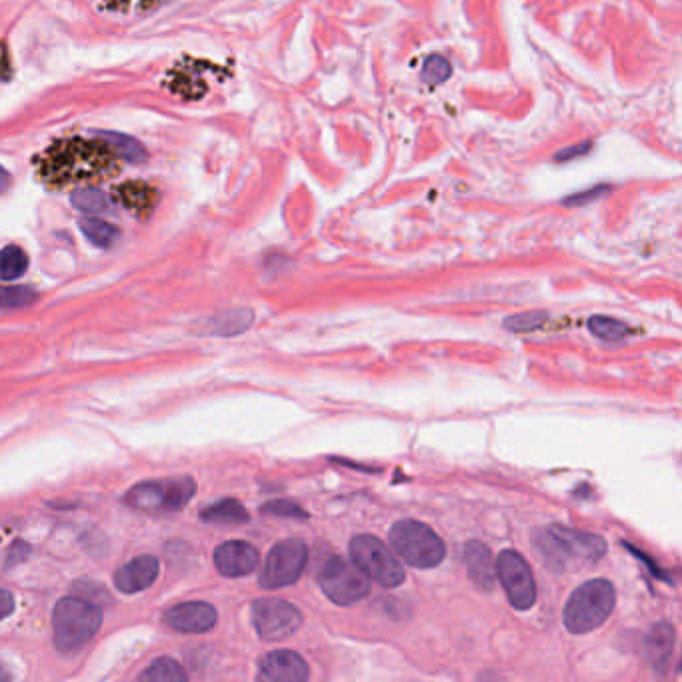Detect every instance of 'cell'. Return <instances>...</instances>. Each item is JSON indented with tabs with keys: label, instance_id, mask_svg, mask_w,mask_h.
Here are the masks:
<instances>
[{
	"label": "cell",
	"instance_id": "1",
	"mask_svg": "<svg viewBox=\"0 0 682 682\" xmlns=\"http://www.w3.org/2000/svg\"><path fill=\"white\" fill-rule=\"evenodd\" d=\"M38 180L52 190L92 186L120 172L116 154L92 134V138H62L50 144L34 160Z\"/></svg>",
	"mask_w": 682,
	"mask_h": 682
},
{
	"label": "cell",
	"instance_id": "2",
	"mask_svg": "<svg viewBox=\"0 0 682 682\" xmlns=\"http://www.w3.org/2000/svg\"><path fill=\"white\" fill-rule=\"evenodd\" d=\"M534 544L540 548L550 568L558 570L576 564H594L606 554L604 538L560 524L542 530Z\"/></svg>",
	"mask_w": 682,
	"mask_h": 682
},
{
	"label": "cell",
	"instance_id": "3",
	"mask_svg": "<svg viewBox=\"0 0 682 682\" xmlns=\"http://www.w3.org/2000/svg\"><path fill=\"white\" fill-rule=\"evenodd\" d=\"M102 612L98 604L72 596L60 598L52 612V630L56 648L62 652H70L86 644L100 628Z\"/></svg>",
	"mask_w": 682,
	"mask_h": 682
},
{
	"label": "cell",
	"instance_id": "4",
	"mask_svg": "<svg viewBox=\"0 0 682 682\" xmlns=\"http://www.w3.org/2000/svg\"><path fill=\"white\" fill-rule=\"evenodd\" d=\"M614 602L616 592L608 580H588L570 594L564 606V626L572 634H586L610 616Z\"/></svg>",
	"mask_w": 682,
	"mask_h": 682
},
{
	"label": "cell",
	"instance_id": "5",
	"mask_svg": "<svg viewBox=\"0 0 682 682\" xmlns=\"http://www.w3.org/2000/svg\"><path fill=\"white\" fill-rule=\"evenodd\" d=\"M392 550L410 566L432 568L446 556L442 538L418 520H400L388 532Z\"/></svg>",
	"mask_w": 682,
	"mask_h": 682
},
{
	"label": "cell",
	"instance_id": "6",
	"mask_svg": "<svg viewBox=\"0 0 682 682\" xmlns=\"http://www.w3.org/2000/svg\"><path fill=\"white\" fill-rule=\"evenodd\" d=\"M350 556L354 564L372 580L386 588L400 586L406 578L402 564L384 542L370 534H358L350 540Z\"/></svg>",
	"mask_w": 682,
	"mask_h": 682
},
{
	"label": "cell",
	"instance_id": "7",
	"mask_svg": "<svg viewBox=\"0 0 682 682\" xmlns=\"http://www.w3.org/2000/svg\"><path fill=\"white\" fill-rule=\"evenodd\" d=\"M196 482L190 476L150 480L132 486L126 502L138 510H180L194 496Z\"/></svg>",
	"mask_w": 682,
	"mask_h": 682
},
{
	"label": "cell",
	"instance_id": "8",
	"mask_svg": "<svg viewBox=\"0 0 682 682\" xmlns=\"http://www.w3.org/2000/svg\"><path fill=\"white\" fill-rule=\"evenodd\" d=\"M318 582L324 594L340 606L356 604L370 592L368 576L354 562L340 556L326 558L318 572Z\"/></svg>",
	"mask_w": 682,
	"mask_h": 682
},
{
	"label": "cell",
	"instance_id": "9",
	"mask_svg": "<svg viewBox=\"0 0 682 682\" xmlns=\"http://www.w3.org/2000/svg\"><path fill=\"white\" fill-rule=\"evenodd\" d=\"M308 562V546L300 538L280 540L270 548L258 582L264 588H284L294 584Z\"/></svg>",
	"mask_w": 682,
	"mask_h": 682
},
{
	"label": "cell",
	"instance_id": "10",
	"mask_svg": "<svg viewBox=\"0 0 682 682\" xmlns=\"http://www.w3.org/2000/svg\"><path fill=\"white\" fill-rule=\"evenodd\" d=\"M252 624L262 640L276 642L292 636L302 626V614L286 600L260 598L252 604Z\"/></svg>",
	"mask_w": 682,
	"mask_h": 682
},
{
	"label": "cell",
	"instance_id": "11",
	"mask_svg": "<svg viewBox=\"0 0 682 682\" xmlns=\"http://www.w3.org/2000/svg\"><path fill=\"white\" fill-rule=\"evenodd\" d=\"M496 578L502 582V588L510 600V604L518 610H526L536 600V584L528 562L516 550L500 552L496 560Z\"/></svg>",
	"mask_w": 682,
	"mask_h": 682
},
{
	"label": "cell",
	"instance_id": "12",
	"mask_svg": "<svg viewBox=\"0 0 682 682\" xmlns=\"http://www.w3.org/2000/svg\"><path fill=\"white\" fill-rule=\"evenodd\" d=\"M258 560V550L244 540H228L214 550V564L218 572L230 578L250 574L252 570H256Z\"/></svg>",
	"mask_w": 682,
	"mask_h": 682
},
{
	"label": "cell",
	"instance_id": "13",
	"mask_svg": "<svg viewBox=\"0 0 682 682\" xmlns=\"http://www.w3.org/2000/svg\"><path fill=\"white\" fill-rule=\"evenodd\" d=\"M164 622L178 632H206L216 624V610L208 602L190 600L166 610Z\"/></svg>",
	"mask_w": 682,
	"mask_h": 682
},
{
	"label": "cell",
	"instance_id": "14",
	"mask_svg": "<svg viewBox=\"0 0 682 682\" xmlns=\"http://www.w3.org/2000/svg\"><path fill=\"white\" fill-rule=\"evenodd\" d=\"M260 676L274 682H302L308 678V664L292 650H274L262 658Z\"/></svg>",
	"mask_w": 682,
	"mask_h": 682
},
{
	"label": "cell",
	"instance_id": "15",
	"mask_svg": "<svg viewBox=\"0 0 682 682\" xmlns=\"http://www.w3.org/2000/svg\"><path fill=\"white\" fill-rule=\"evenodd\" d=\"M158 570H160L158 558H154V556H150V554L136 556V558H132L130 562L122 564V566L116 570V574H114V586H116L120 592H126V594L140 592V590L148 588V586L156 580Z\"/></svg>",
	"mask_w": 682,
	"mask_h": 682
},
{
	"label": "cell",
	"instance_id": "16",
	"mask_svg": "<svg viewBox=\"0 0 682 682\" xmlns=\"http://www.w3.org/2000/svg\"><path fill=\"white\" fill-rule=\"evenodd\" d=\"M464 562H466V570L474 586L484 592H490L496 584V570H494L490 548L480 540L466 542Z\"/></svg>",
	"mask_w": 682,
	"mask_h": 682
},
{
	"label": "cell",
	"instance_id": "17",
	"mask_svg": "<svg viewBox=\"0 0 682 682\" xmlns=\"http://www.w3.org/2000/svg\"><path fill=\"white\" fill-rule=\"evenodd\" d=\"M674 648V628L668 622H658L644 638L646 658L652 668L664 670Z\"/></svg>",
	"mask_w": 682,
	"mask_h": 682
},
{
	"label": "cell",
	"instance_id": "18",
	"mask_svg": "<svg viewBox=\"0 0 682 682\" xmlns=\"http://www.w3.org/2000/svg\"><path fill=\"white\" fill-rule=\"evenodd\" d=\"M114 198L124 208L132 210L136 214H148L158 202V192L146 182L132 180V182H124V184L116 186Z\"/></svg>",
	"mask_w": 682,
	"mask_h": 682
},
{
	"label": "cell",
	"instance_id": "19",
	"mask_svg": "<svg viewBox=\"0 0 682 682\" xmlns=\"http://www.w3.org/2000/svg\"><path fill=\"white\" fill-rule=\"evenodd\" d=\"M92 134L96 138H100L114 154L118 160H124V162H132V164H140L146 160V150L144 146L126 136V134H120V132H112V130H92Z\"/></svg>",
	"mask_w": 682,
	"mask_h": 682
},
{
	"label": "cell",
	"instance_id": "20",
	"mask_svg": "<svg viewBox=\"0 0 682 682\" xmlns=\"http://www.w3.org/2000/svg\"><path fill=\"white\" fill-rule=\"evenodd\" d=\"M70 202L80 212L92 214V216H102V214L114 212L112 200L104 192H100L98 188H92V186H84L80 190H74L70 196Z\"/></svg>",
	"mask_w": 682,
	"mask_h": 682
},
{
	"label": "cell",
	"instance_id": "21",
	"mask_svg": "<svg viewBox=\"0 0 682 682\" xmlns=\"http://www.w3.org/2000/svg\"><path fill=\"white\" fill-rule=\"evenodd\" d=\"M200 518L204 522L232 524V522H246L248 520V512H246V508L238 500L226 498V500H220V502L204 508L200 512Z\"/></svg>",
	"mask_w": 682,
	"mask_h": 682
},
{
	"label": "cell",
	"instance_id": "22",
	"mask_svg": "<svg viewBox=\"0 0 682 682\" xmlns=\"http://www.w3.org/2000/svg\"><path fill=\"white\" fill-rule=\"evenodd\" d=\"M252 322V310L248 308H236L216 314L212 320H208V332L212 334H238Z\"/></svg>",
	"mask_w": 682,
	"mask_h": 682
},
{
	"label": "cell",
	"instance_id": "23",
	"mask_svg": "<svg viewBox=\"0 0 682 682\" xmlns=\"http://www.w3.org/2000/svg\"><path fill=\"white\" fill-rule=\"evenodd\" d=\"M188 676L184 672V668L168 658V656H162V658H156L142 674H140V680H146V682H184Z\"/></svg>",
	"mask_w": 682,
	"mask_h": 682
},
{
	"label": "cell",
	"instance_id": "24",
	"mask_svg": "<svg viewBox=\"0 0 682 682\" xmlns=\"http://www.w3.org/2000/svg\"><path fill=\"white\" fill-rule=\"evenodd\" d=\"M82 234L98 248H108L114 244V240L118 238V228L112 226L110 222L98 218V216H92V218H82L78 222Z\"/></svg>",
	"mask_w": 682,
	"mask_h": 682
},
{
	"label": "cell",
	"instance_id": "25",
	"mask_svg": "<svg viewBox=\"0 0 682 682\" xmlns=\"http://www.w3.org/2000/svg\"><path fill=\"white\" fill-rule=\"evenodd\" d=\"M26 268H28V256L20 246L10 244L0 250V280L4 282L16 280L26 272Z\"/></svg>",
	"mask_w": 682,
	"mask_h": 682
},
{
	"label": "cell",
	"instance_id": "26",
	"mask_svg": "<svg viewBox=\"0 0 682 682\" xmlns=\"http://www.w3.org/2000/svg\"><path fill=\"white\" fill-rule=\"evenodd\" d=\"M588 328L602 340H608V342H616V340H622L626 334H628V328L614 320V318H608V316H592L588 320Z\"/></svg>",
	"mask_w": 682,
	"mask_h": 682
},
{
	"label": "cell",
	"instance_id": "27",
	"mask_svg": "<svg viewBox=\"0 0 682 682\" xmlns=\"http://www.w3.org/2000/svg\"><path fill=\"white\" fill-rule=\"evenodd\" d=\"M450 74H452V66H450V62H448L444 56H440V54H430V56L426 58L424 66H422V72H420L422 80H424L426 84H432V86L446 82V80L450 78Z\"/></svg>",
	"mask_w": 682,
	"mask_h": 682
},
{
	"label": "cell",
	"instance_id": "28",
	"mask_svg": "<svg viewBox=\"0 0 682 682\" xmlns=\"http://www.w3.org/2000/svg\"><path fill=\"white\" fill-rule=\"evenodd\" d=\"M36 300L30 286H0V308H22Z\"/></svg>",
	"mask_w": 682,
	"mask_h": 682
},
{
	"label": "cell",
	"instance_id": "29",
	"mask_svg": "<svg viewBox=\"0 0 682 682\" xmlns=\"http://www.w3.org/2000/svg\"><path fill=\"white\" fill-rule=\"evenodd\" d=\"M544 320H546V312L532 310V312H522V314H514L510 318H506L504 326L512 332H530V330L538 328Z\"/></svg>",
	"mask_w": 682,
	"mask_h": 682
},
{
	"label": "cell",
	"instance_id": "30",
	"mask_svg": "<svg viewBox=\"0 0 682 682\" xmlns=\"http://www.w3.org/2000/svg\"><path fill=\"white\" fill-rule=\"evenodd\" d=\"M262 512L274 514V516H286V518H308V514L292 500H272L262 506Z\"/></svg>",
	"mask_w": 682,
	"mask_h": 682
},
{
	"label": "cell",
	"instance_id": "31",
	"mask_svg": "<svg viewBox=\"0 0 682 682\" xmlns=\"http://www.w3.org/2000/svg\"><path fill=\"white\" fill-rule=\"evenodd\" d=\"M606 192H610V186H594V188H590V190H586V192H578V194H574V196H568L566 200H564V204H568V206H582V204H586V202H590V200H594V198H600V196H604Z\"/></svg>",
	"mask_w": 682,
	"mask_h": 682
},
{
	"label": "cell",
	"instance_id": "32",
	"mask_svg": "<svg viewBox=\"0 0 682 682\" xmlns=\"http://www.w3.org/2000/svg\"><path fill=\"white\" fill-rule=\"evenodd\" d=\"M590 146H592L590 142H580V144H574V146H566V148H562L560 152L554 154V160L556 162H568V160H572L576 156L586 154L590 150Z\"/></svg>",
	"mask_w": 682,
	"mask_h": 682
},
{
	"label": "cell",
	"instance_id": "33",
	"mask_svg": "<svg viewBox=\"0 0 682 682\" xmlns=\"http://www.w3.org/2000/svg\"><path fill=\"white\" fill-rule=\"evenodd\" d=\"M30 554V546L24 542V540H18L12 544L10 552H8V560H6V566H14L18 562H22L26 556Z\"/></svg>",
	"mask_w": 682,
	"mask_h": 682
},
{
	"label": "cell",
	"instance_id": "34",
	"mask_svg": "<svg viewBox=\"0 0 682 682\" xmlns=\"http://www.w3.org/2000/svg\"><path fill=\"white\" fill-rule=\"evenodd\" d=\"M14 610V596L8 590L0 588V620L6 618Z\"/></svg>",
	"mask_w": 682,
	"mask_h": 682
},
{
	"label": "cell",
	"instance_id": "35",
	"mask_svg": "<svg viewBox=\"0 0 682 682\" xmlns=\"http://www.w3.org/2000/svg\"><path fill=\"white\" fill-rule=\"evenodd\" d=\"M10 186V174L6 168L0 166V192H4Z\"/></svg>",
	"mask_w": 682,
	"mask_h": 682
},
{
	"label": "cell",
	"instance_id": "36",
	"mask_svg": "<svg viewBox=\"0 0 682 682\" xmlns=\"http://www.w3.org/2000/svg\"><path fill=\"white\" fill-rule=\"evenodd\" d=\"M10 678V674L6 672V668H4V664H0V680H8Z\"/></svg>",
	"mask_w": 682,
	"mask_h": 682
}]
</instances>
